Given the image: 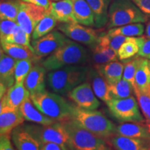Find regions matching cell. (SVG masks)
<instances>
[{
    "mask_svg": "<svg viewBox=\"0 0 150 150\" xmlns=\"http://www.w3.org/2000/svg\"><path fill=\"white\" fill-rule=\"evenodd\" d=\"M57 20L52 15L47 11L42 20L38 22L33 30L31 37L33 40H37L52 31L57 24Z\"/></svg>",
    "mask_w": 150,
    "mask_h": 150,
    "instance_id": "30",
    "label": "cell"
},
{
    "mask_svg": "<svg viewBox=\"0 0 150 150\" xmlns=\"http://www.w3.org/2000/svg\"><path fill=\"white\" fill-rule=\"evenodd\" d=\"M132 1L144 14L150 16V0H132Z\"/></svg>",
    "mask_w": 150,
    "mask_h": 150,
    "instance_id": "41",
    "label": "cell"
},
{
    "mask_svg": "<svg viewBox=\"0 0 150 150\" xmlns=\"http://www.w3.org/2000/svg\"><path fill=\"white\" fill-rule=\"evenodd\" d=\"M22 127L40 142L41 146L48 142H54L59 145L63 150H68V134L61 122H56L50 125L31 124Z\"/></svg>",
    "mask_w": 150,
    "mask_h": 150,
    "instance_id": "7",
    "label": "cell"
},
{
    "mask_svg": "<svg viewBox=\"0 0 150 150\" xmlns=\"http://www.w3.org/2000/svg\"><path fill=\"white\" fill-rule=\"evenodd\" d=\"M48 11L61 23L76 22L74 14L72 0L52 1Z\"/></svg>",
    "mask_w": 150,
    "mask_h": 150,
    "instance_id": "18",
    "label": "cell"
},
{
    "mask_svg": "<svg viewBox=\"0 0 150 150\" xmlns=\"http://www.w3.org/2000/svg\"><path fill=\"white\" fill-rule=\"evenodd\" d=\"M134 90L147 92L150 88V60L142 58L135 76Z\"/></svg>",
    "mask_w": 150,
    "mask_h": 150,
    "instance_id": "27",
    "label": "cell"
},
{
    "mask_svg": "<svg viewBox=\"0 0 150 150\" xmlns=\"http://www.w3.org/2000/svg\"><path fill=\"white\" fill-rule=\"evenodd\" d=\"M93 60L95 65H102L111 61H117V52L108 46L97 44L93 48Z\"/></svg>",
    "mask_w": 150,
    "mask_h": 150,
    "instance_id": "31",
    "label": "cell"
},
{
    "mask_svg": "<svg viewBox=\"0 0 150 150\" xmlns=\"http://www.w3.org/2000/svg\"><path fill=\"white\" fill-rule=\"evenodd\" d=\"M129 38L121 35H110L104 32L99 34L98 44L102 46L110 47L117 52L122 45L126 42Z\"/></svg>",
    "mask_w": 150,
    "mask_h": 150,
    "instance_id": "38",
    "label": "cell"
},
{
    "mask_svg": "<svg viewBox=\"0 0 150 150\" xmlns=\"http://www.w3.org/2000/svg\"><path fill=\"white\" fill-rule=\"evenodd\" d=\"M37 61L35 59L17 60L15 69V79L16 83L24 84V81L30 71Z\"/></svg>",
    "mask_w": 150,
    "mask_h": 150,
    "instance_id": "34",
    "label": "cell"
},
{
    "mask_svg": "<svg viewBox=\"0 0 150 150\" xmlns=\"http://www.w3.org/2000/svg\"><path fill=\"white\" fill-rule=\"evenodd\" d=\"M147 16L132 0H112L108 10V29L133 23H145Z\"/></svg>",
    "mask_w": 150,
    "mask_h": 150,
    "instance_id": "6",
    "label": "cell"
},
{
    "mask_svg": "<svg viewBox=\"0 0 150 150\" xmlns=\"http://www.w3.org/2000/svg\"><path fill=\"white\" fill-rule=\"evenodd\" d=\"M0 107V134L9 136L14 129L23 123L24 118L19 108Z\"/></svg>",
    "mask_w": 150,
    "mask_h": 150,
    "instance_id": "14",
    "label": "cell"
},
{
    "mask_svg": "<svg viewBox=\"0 0 150 150\" xmlns=\"http://www.w3.org/2000/svg\"><path fill=\"white\" fill-rule=\"evenodd\" d=\"M30 93L24 84L15 83L7 90L1 98L0 106H8L12 108H19Z\"/></svg>",
    "mask_w": 150,
    "mask_h": 150,
    "instance_id": "17",
    "label": "cell"
},
{
    "mask_svg": "<svg viewBox=\"0 0 150 150\" xmlns=\"http://www.w3.org/2000/svg\"><path fill=\"white\" fill-rule=\"evenodd\" d=\"M90 55L85 47L69 39L61 47L42 61L47 71L57 70L68 65H82L88 61Z\"/></svg>",
    "mask_w": 150,
    "mask_h": 150,
    "instance_id": "3",
    "label": "cell"
},
{
    "mask_svg": "<svg viewBox=\"0 0 150 150\" xmlns=\"http://www.w3.org/2000/svg\"><path fill=\"white\" fill-rule=\"evenodd\" d=\"M141 59V56L138 55L137 56H135L131 59L122 61L124 63L122 79L130 83L133 86L134 88H135V86H136V84H135L136 73Z\"/></svg>",
    "mask_w": 150,
    "mask_h": 150,
    "instance_id": "35",
    "label": "cell"
},
{
    "mask_svg": "<svg viewBox=\"0 0 150 150\" xmlns=\"http://www.w3.org/2000/svg\"><path fill=\"white\" fill-rule=\"evenodd\" d=\"M30 36L31 35L26 32L20 26L18 25L13 32L7 38H6L4 40L1 42H10L22 45L29 47L33 50L31 43L30 42Z\"/></svg>",
    "mask_w": 150,
    "mask_h": 150,
    "instance_id": "37",
    "label": "cell"
},
{
    "mask_svg": "<svg viewBox=\"0 0 150 150\" xmlns=\"http://www.w3.org/2000/svg\"><path fill=\"white\" fill-rule=\"evenodd\" d=\"M62 123L68 134V150H115L108 140L79 126L72 120Z\"/></svg>",
    "mask_w": 150,
    "mask_h": 150,
    "instance_id": "5",
    "label": "cell"
},
{
    "mask_svg": "<svg viewBox=\"0 0 150 150\" xmlns=\"http://www.w3.org/2000/svg\"><path fill=\"white\" fill-rule=\"evenodd\" d=\"M107 140L115 150H150V139L114 134Z\"/></svg>",
    "mask_w": 150,
    "mask_h": 150,
    "instance_id": "16",
    "label": "cell"
},
{
    "mask_svg": "<svg viewBox=\"0 0 150 150\" xmlns=\"http://www.w3.org/2000/svg\"><path fill=\"white\" fill-rule=\"evenodd\" d=\"M46 12L45 9L42 7L22 1L17 18V23L26 32L31 35Z\"/></svg>",
    "mask_w": 150,
    "mask_h": 150,
    "instance_id": "11",
    "label": "cell"
},
{
    "mask_svg": "<svg viewBox=\"0 0 150 150\" xmlns=\"http://www.w3.org/2000/svg\"><path fill=\"white\" fill-rule=\"evenodd\" d=\"M18 24L16 21L9 20H1L0 22V38L1 42L14 31Z\"/></svg>",
    "mask_w": 150,
    "mask_h": 150,
    "instance_id": "39",
    "label": "cell"
},
{
    "mask_svg": "<svg viewBox=\"0 0 150 150\" xmlns=\"http://www.w3.org/2000/svg\"><path fill=\"white\" fill-rule=\"evenodd\" d=\"M147 93H149V95H150V88H149V90H148V91H147Z\"/></svg>",
    "mask_w": 150,
    "mask_h": 150,
    "instance_id": "46",
    "label": "cell"
},
{
    "mask_svg": "<svg viewBox=\"0 0 150 150\" xmlns=\"http://www.w3.org/2000/svg\"><path fill=\"white\" fill-rule=\"evenodd\" d=\"M74 14L77 23L87 27H95L93 11L86 0H72Z\"/></svg>",
    "mask_w": 150,
    "mask_h": 150,
    "instance_id": "25",
    "label": "cell"
},
{
    "mask_svg": "<svg viewBox=\"0 0 150 150\" xmlns=\"http://www.w3.org/2000/svg\"><path fill=\"white\" fill-rule=\"evenodd\" d=\"M40 150H63L61 146L54 142H48L41 146Z\"/></svg>",
    "mask_w": 150,
    "mask_h": 150,
    "instance_id": "44",
    "label": "cell"
},
{
    "mask_svg": "<svg viewBox=\"0 0 150 150\" xmlns=\"http://www.w3.org/2000/svg\"><path fill=\"white\" fill-rule=\"evenodd\" d=\"M145 36L150 38V21L148 22L147 27L145 28Z\"/></svg>",
    "mask_w": 150,
    "mask_h": 150,
    "instance_id": "45",
    "label": "cell"
},
{
    "mask_svg": "<svg viewBox=\"0 0 150 150\" xmlns=\"http://www.w3.org/2000/svg\"><path fill=\"white\" fill-rule=\"evenodd\" d=\"M19 109L25 120L33 123L42 125H50L56 122L44 115L38 109L30 98V95L26 98Z\"/></svg>",
    "mask_w": 150,
    "mask_h": 150,
    "instance_id": "19",
    "label": "cell"
},
{
    "mask_svg": "<svg viewBox=\"0 0 150 150\" xmlns=\"http://www.w3.org/2000/svg\"><path fill=\"white\" fill-rule=\"evenodd\" d=\"M1 50L16 60L31 59L36 60L37 61L39 60L32 49L27 46L15 43L1 42Z\"/></svg>",
    "mask_w": 150,
    "mask_h": 150,
    "instance_id": "26",
    "label": "cell"
},
{
    "mask_svg": "<svg viewBox=\"0 0 150 150\" xmlns=\"http://www.w3.org/2000/svg\"><path fill=\"white\" fill-rule=\"evenodd\" d=\"M0 150H15L13 147L8 136L1 135V137H0Z\"/></svg>",
    "mask_w": 150,
    "mask_h": 150,
    "instance_id": "43",
    "label": "cell"
},
{
    "mask_svg": "<svg viewBox=\"0 0 150 150\" xmlns=\"http://www.w3.org/2000/svg\"><path fill=\"white\" fill-rule=\"evenodd\" d=\"M89 67L82 65H68L49 72L47 84L53 93L65 95L88 79Z\"/></svg>",
    "mask_w": 150,
    "mask_h": 150,
    "instance_id": "1",
    "label": "cell"
},
{
    "mask_svg": "<svg viewBox=\"0 0 150 150\" xmlns=\"http://www.w3.org/2000/svg\"><path fill=\"white\" fill-rule=\"evenodd\" d=\"M109 93L112 99H124L132 96L134 88L130 83L122 79L114 84H109Z\"/></svg>",
    "mask_w": 150,
    "mask_h": 150,
    "instance_id": "33",
    "label": "cell"
},
{
    "mask_svg": "<svg viewBox=\"0 0 150 150\" xmlns=\"http://www.w3.org/2000/svg\"><path fill=\"white\" fill-rule=\"evenodd\" d=\"M58 29L68 38L94 48L98 44L99 34L95 29L77 22L61 23Z\"/></svg>",
    "mask_w": 150,
    "mask_h": 150,
    "instance_id": "9",
    "label": "cell"
},
{
    "mask_svg": "<svg viewBox=\"0 0 150 150\" xmlns=\"http://www.w3.org/2000/svg\"><path fill=\"white\" fill-rule=\"evenodd\" d=\"M21 1L23 2L30 3L35 6H38L45 8L46 11L50 10L52 4L51 0H21Z\"/></svg>",
    "mask_w": 150,
    "mask_h": 150,
    "instance_id": "42",
    "label": "cell"
},
{
    "mask_svg": "<svg viewBox=\"0 0 150 150\" xmlns=\"http://www.w3.org/2000/svg\"><path fill=\"white\" fill-rule=\"evenodd\" d=\"M93 11L95 27L101 29L107 25L108 10L112 0H86Z\"/></svg>",
    "mask_w": 150,
    "mask_h": 150,
    "instance_id": "23",
    "label": "cell"
},
{
    "mask_svg": "<svg viewBox=\"0 0 150 150\" xmlns=\"http://www.w3.org/2000/svg\"><path fill=\"white\" fill-rule=\"evenodd\" d=\"M72 120L79 126L106 140L115 133L114 124L100 111L74 106Z\"/></svg>",
    "mask_w": 150,
    "mask_h": 150,
    "instance_id": "4",
    "label": "cell"
},
{
    "mask_svg": "<svg viewBox=\"0 0 150 150\" xmlns=\"http://www.w3.org/2000/svg\"><path fill=\"white\" fill-rule=\"evenodd\" d=\"M145 32V25L143 23H133L108 29L106 34L110 35H121L127 37L142 36Z\"/></svg>",
    "mask_w": 150,
    "mask_h": 150,
    "instance_id": "29",
    "label": "cell"
},
{
    "mask_svg": "<svg viewBox=\"0 0 150 150\" xmlns=\"http://www.w3.org/2000/svg\"><path fill=\"white\" fill-rule=\"evenodd\" d=\"M138 104L145 118V123L150 132V95L147 92L134 90Z\"/></svg>",
    "mask_w": 150,
    "mask_h": 150,
    "instance_id": "36",
    "label": "cell"
},
{
    "mask_svg": "<svg viewBox=\"0 0 150 150\" xmlns=\"http://www.w3.org/2000/svg\"><path fill=\"white\" fill-rule=\"evenodd\" d=\"M110 114L121 122H144L138 100L132 96L124 99H111L107 104Z\"/></svg>",
    "mask_w": 150,
    "mask_h": 150,
    "instance_id": "8",
    "label": "cell"
},
{
    "mask_svg": "<svg viewBox=\"0 0 150 150\" xmlns=\"http://www.w3.org/2000/svg\"><path fill=\"white\" fill-rule=\"evenodd\" d=\"M17 150H40V143L23 127H18L11 133Z\"/></svg>",
    "mask_w": 150,
    "mask_h": 150,
    "instance_id": "21",
    "label": "cell"
},
{
    "mask_svg": "<svg viewBox=\"0 0 150 150\" xmlns=\"http://www.w3.org/2000/svg\"><path fill=\"white\" fill-rule=\"evenodd\" d=\"M67 96L78 107L86 110H96L100 106V102L94 93L88 81L74 88Z\"/></svg>",
    "mask_w": 150,
    "mask_h": 150,
    "instance_id": "12",
    "label": "cell"
},
{
    "mask_svg": "<svg viewBox=\"0 0 150 150\" xmlns=\"http://www.w3.org/2000/svg\"><path fill=\"white\" fill-rule=\"evenodd\" d=\"M21 0H1L0 19L17 22V18L21 7Z\"/></svg>",
    "mask_w": 150,
    "mask_h": 150,
    "instance_id": "32",
    "label": "cell"
},
{
    "mask_svg": "<svg viewBox=\"0 0 150 150\" xmlns=\"http://www.w3.org/2000/svg\"><path fill=\"white\" fill-rule=\"evenodd\" d=\"M87 81L91 83L95 95L107 104L111 99L109 93V84L96 68H90Z\"/></svg>",
    "mask_w": 150,
    "mask_h": 150,
    "instance_id": "20",
    "label": "cell"
},
{
    "mask_svg": "<svg viewBox=\"0 0 150 150\" xmlns=\"http://www.w3.org/2000/svg\"><path fill=\"white\" fill-rule=\"evenodd\" d=\"M52 1H60V0H52Z\"/></svg>",
    "mask_w": 150,
    "mask_h": 150,
    "instance_id": "47",
    "label": "cell"
},
{
    "mask_svg": "<svg viewBox=\"0 0 150 150\" xmlns=\"http://www.w3.org/2000/svg\"><path fill=\"white\" fill-rule=\"evenodd\" d=\"M145 38L146 36L129 37L128 40L122 45L117 51L118 59L125 61L138 54Z\"/></svg>",
    "mask_w": 150,
    "mask_h": 150,
    "instance_id": "28",
    "label": "cell"
},
{
    "mask_svg": "<svg viewBox=\"0 0 150 150\" xmlns=\"http://www.w3.org/2000/svg\"><path fill=\"white\" fill-rule=\"evenodd\" d=\"M46 69L41 64L35 63L24 81V86L30 95L42 93L46 91Z\"/></svg>",
    "mask_w": 150,
    "mask_h": 150,
    "instance_id": "15",
    "label": "cell"
},
{
    "mask_svg": "<svg viewBox=\"0 0 150 150\" xmlns=\"http://www.w3.org/2000/svg\"><path fill=\"white\" fill-rule=\"evenodd\" d=\"M68 40L61 31H52L40 38L33 40L31 46L35 55L40 59L54 53Z\"/></svg>",
    "mask_w": 150,
    "mask_h": 150,
    "instance_id": "10",
    "label": "cell"
},
{
    "mask_svg": "<svg viewBox=\"0 0 150 150\" xmlns=\"http://www.w3.org/2000/svg\"><path fill=\"white\" fill-rule=\"evenodd\" d=\"M30 98L38 109L54 120L63 122L72 120L74 105L59 94L45 91L30 95Z\"/></svg>",
    "mask_w": 150,
    "mask_h": 150,
    "instance_id": "2",
    "label": "cell"
},
{
    "mask_svg": "<svg viewBox=\"0 0 150 150\" xmlns=\"http://www.w3.org/2000/svg\"><path fill=\"white\" fill-rule=\"evenodd\" d=\"M138 55L150 60V38L146 37L143 44L140 47Z\"/></svg>",
    "mask_w": 150,
    "mask_h": 150,
    "instance_id": "40",
    "label": "cell"
},
{
    "mask_svg": "<svg viewBox=\"0 0 150 150\" xmlns=\"http://www.w3.org/2000/svg\"><path fill=\"white\" fill-rule=\"evenodd\" d=\"M95 67L107 81L108 84H114L122 79L124 63L117 61L102 65H95Z\"/></svg>",
    "mask_w": 150,
    "mask_h": 150,
    "instance_id": "24",
    "label": "cell"
},
{
    "mask_svg": "<svg viewBox=\"0 0 150 150\" xmlns=\"http://www.w3.org/2000/svg\"><path fill=\"white\" fill-rule=\"evenodd\" d=\"M115 134L129 138L150 139V132L144 122H124L116 127Z\"/></svg>",
    "mask_w": 150,
    "mask_h": 150,
    "instance_id": "22",
    "label": "cell"
},
{
    "mask_svg": "<svg viewBox=\"0 0 150 150\" xmlns=\"http://www.w3.org/2000/svg\"><path fill=\"white\" fill-rule=\"evenodd\" d=\"M16 61L13 58L6 54L2 50L0 52V90L1 98L7 90L16 83L15 69Z\"/></svg>",
    "mask_w": 150,
    "mask_h": 150,
    "instance_id": "13",
    "label": "cell"
}]
</instances>
